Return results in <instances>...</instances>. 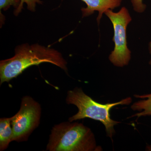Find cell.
<instances>
[{
	"instance_id": "5",
	"label": "cell",
	"mask_w": 151,
	"mask_h": 151,
	"mask_svg": "<svg viewBox=\"0 0 151 151\" xmlns=\"http://www.w3.org/2000/svg\"><path fill=\"white\" fill-rule=\"evenodd\" d=\"M41 112L40 105L32 97H23L19 111L12 117V141L27 140L30 134L39 125Z\"/></svg>"
},
{
	"instance_id": "4",
	"label": "cell",
	"mask_w": 151,
	"mask_h": 151,
	"mask_svg": "<svg viewBox=\"0 0 151 151\" xmlns=\"http://www.w3.org/2000/svg\"><path fill=\"white\" fill-rule=\"evenodd\" d=\"M113 24L115 47L109 56L111 63L117 67H123L129 64L131 58V51L127 46V27L132 20L128 9L123 7L119 12L108 10L105 13Z\"/></svg>"
},
{
	"instance_id": "12",
	"label": "cell",
	"mask_w": 151,
	"mask_h": 151,
	"mask_svg": "<svg viewBox=\"0 0 151 151\" xmlns=\"http://www.w3.org/2000/svg\"><path fill=\"white\" fill-rule=\"evenodd\" d=\"M149 51H150V53L151 54V41L150 42V43H149ZM149 64L151 65V59L150 60V62H149Z\"/></svg>"
},
{
	"instance_id": "11",
	"label": "cell",
	"mask_w": 151,
	"mask_h": 151,
	"mask_svg": "<svg viewBox=\"0 0 151 151\" xmlns=\"http://www.w3.org/2000/svg\"><path fill=\"white\" fill-rule=\"evenodd\" d=\"M134 10L139 13H142L145 11L147 5L143 3V0H130Z\"/></svg>"
},
{
	"instance_id": "6",
	"label": "cell",
	"mask_w": 151,
	"mask_h": 151,
	"mask_svg": "<svg viewBox=\"0 0 151 151\" xmlns=\"http://www.w3.org/2000/svg\"><path fill=\"white\" fill-rule=\"evenodd\" d=\"M86 4V7L81 9L82 17L89 16L92 14L95 11L98 12L97 18L98 23L100 19L108 10L114 9L121 6L122 0H82Z\"/></svg>"
},
{
	"instance_id": "8",
	"label": "cell",
	"mask_w": 151,
	"mask_h": 151,
	"mask_svg": "<svg viewBox=\"0 0 151 151\" xmlns=\"http://www.w3.org/2000/svg\"><path fill=\"white\" fill-rule=\"evenodd\" d=\"M136 98H141L143 100L135 102L131 106V108L134 111H139L129 118L137 117V118L144 116H151V93L144 95H134Z\"/></svg>"
},
{
	"instance_id": "9",
	"label": "cell",
	"mask_w": 151,
	"mask_h": 151,
	"mask_svg": "<svg viewBox=\"0 0 151 151\" xmlns=\"http://www.w3.org/2000/svg\"><path fill=\"white\" fill-rule=\"evenodd\" d=\"M21 4L18 9L14 11L15 15L17 16L21 12L24 3L27 5L28 9L31 12H35V8L37 4H42V2L40 0H20Z\"/></svg>"
},
{
	"instance_id": "1",
	"label": "cell",
	"mask_w": 151,
	"mask_h": 151,
	"mask_svg": "<svg viewBox=\"0 0 151 151\" xmlns=\"http://www.w3.org/2000/svg\"><path fill=\"white\" fill-rule=\"evenodd\" d=\"M43 63L56 65L67 73V62L57 50L37 44L19 45L13 57L0 62L1 85L16 78L30 66Z\"/></svg>"
},
{
	"instance_id": "3",
	"label": "cell",
	"mask_w": 151,
	"mask_h": 151,
	"mask_svg": "<svg viewBox=\"0 0 151 151\" xmlns=\"http://www.w3.org/2000/svg\"><path fill=\"white\" fill-rule=\"evenodd\" d=\"M66 102L67 104L75 105L78 109L77 113L68 119L69 122L85 118L99 121L105 126L107 136L112 140L115 134L114 127L121 122L111 119L110 111L117 105H129L132 99L128 97L116 103L100 104L85 94L81 88L76 87L68 91Z\"/></svg>"
},
{
	"instance_id": "10",
	"label": "cell",
	"mask_w": 151,
	"mask_h": 151,
	"mask_svg": "<svg viewBox=\"0 0 151 151\" xmlns=\"http://www.w3.org/2000/svg\"><path fill=\"white\" fill-rule=\"evenodd\" d=\"M20 4V0H0V9L6 11L9 9L11 6H12L17 10L18 9Z\"/></svg>"
},
{
	"instance_id": "13",
	"label": "cell",
	"mask_w": 151,
	"mask_h": 151,
	"mask_svg": "<svg viewBox=\"0 0 151 151\" xmlns=\"http://www.w3.org/2000/svg\"><path fill=\"white\" fill-rule=\"evenodd\" d=\"M146 151H151V145L147 146L146 149Z\"/></svg>"
},
{
	"instance_id": "7",
	"label": "cell",
	"mask_w": 151,
	"mask_h": 151,
	"mask_svg": "<svg viewBox=\"0 0 151 151\" xmlns=\"http://www.w3.org/2000/svg\"><path fill=\"white\" fill-rule=\"evenodd\" d=\"M12 117L0 119V150H6L12 141L13 129Z\"/></svg>"
},
{
	"instance_id": "2",
	"label": "cell",
	"mask_w": 151,
	"mask_h": 151,
	"mask_svg": "<svg viewBox=\"0 0 151 151\" xmlns=\"http://www.w3.org/2000/svg\"><path fill=\"white\" fill-rule=\"evenodd\" d=\"M47 150L49 151H102L97 145L93 132L78 122H63L55 125L50 136Z\"/></svg>"
}]
</instances>
